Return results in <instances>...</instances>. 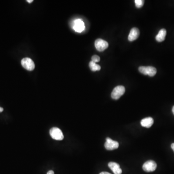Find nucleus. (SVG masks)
I'll return each mask as SVG.
<instances>
[{
	"instance_id": "obj_1",
	"label": "nucleus",
	"mask_w": 174,
	"mask_h": 174,
	"mask_svg": "<svg viewBox=\"0 0 174 174\" xmlns=\"http://www.w3.org/2000/svg\"><path fill=\"white\" fill-rule=\"evenodd\" d=\"M138 70L141 73L150 77H154L157 73V69L152 66H140Z\"/></svg>"
},
{
	"instance_id": "obj_2",
	"label": "nucleus",
	"mask_w": 174,
	"mask_h": 174,
	"mask_svg": "<svg viewBox=\"0 0 174 174\" xmlns=\"http://www.w3.org/2000/svg\"><path fill=\"white\" fill-rule=\"evenodd\" d=\"M125 91V87L122 86H118L114 89L111 93V97L114 100H118L121 96L124 95Z\"/></svg>"
},
{
	"instance_id": "obj_3",
	"label": "nucleus",
	"mask_w": 174,
	"mask_h": 174,
	"mask_svg": "<svg viewBox=\"0 0 174 174\" xmlns=\"http://www.w3.org/2000/svg\"><path fill=\"white\" fill-rule=\"evenodd\" d=\"M51 137L56 140H62L64 138V135L62 130L57 127H53L49 130Z\"/></svg>"
},
{
	"instance_id": "obj_4",
	"label": "nucleus",
	"mask_w": 174,
	"mask_h": 174,
	"mask_svg": "<svg viewBox=\"0 0 174 174\" xmlns=\"http://www.w3.org/2000/svg\"><path fill=\"white\" fill-rule=\"evenodd\" d=\"M21 65L23 68L29 71H32L35 68L34 62L29 58H25L21 60Z\"/></svg>"
},
{
	"instance_id": "obj_5",
	"label": "nucleus",
	"mask_w": 174,
	"mask_h": 174,
	"mask_svg": "<svg viewBox=\"0 0 174 174\" xmlns=\"http://www.w3.org/2000/svg\"><path fill=\"white\" fill-rule=\"evenodd\" d=\"M108 43L102 39H98L95 42V47L97 50L100 52L104 51L108 47Z\"/></svg>"
},
{
	"instance_id": "obj_6",
	"label": "nucleus",
	"mask_w": 174,
	"mask_h": 174,
	"mask_svg": "<svg viewBox=\"0 0 174 174\" xmlns=\"http://www.w3.org/2000/svg\"><path fill=\"white\" fill-rule=\"evenodd\" d=\"M119 146V143L117 141L113 140L110 137L106 138V142L105 144V147L108 151H112L118 149Z\"/></svg>"
},
{
	"instance_id": "obj_7",
	"label": "nucleus",
	"mask_w": 174,
	"mask_h": 174,
	"mask_svg": "<svg viewBox=\"0 0 174 174\" xmlns=\"http://www.w3.org/2000/svg\"><path fill=\"white\" fill-rule=\"evenodd\" d=\"M73 28L76 32L81 33L85 29V24L82 19H77L74 21Z\"/></svg>"
},
{
	"instance_id": "obj_8",
	"label": "nucleus",
	"mask_w": 174,
	"mask_h": 174,
	"mask_svg": "<svg viewBox=\"0 0 174 174\" xmlns=\"http://www.w3.org/2000/svg\"><path fill=\"white\" fill-rule=\"evenodd\" d=\"M157 168V164L153 161L150 160L145 162L143 165V169L145 172H153L156 170Z\"/></svg>"
},
{
	"instance_id": "obj_9",
	"label": "nucleus",
	"mask_w": 174,
	"mask_h": 174,
	"mask_svg": "<svg viewBox=\"0 0 174 174\" xmlns=\"http://www.w3.org/2000/svg\"><path fill=\"white\" fill-rule=\"evenodd\" d=\"M140 35L139 29L137 28H133L130 30L128 36V40L129 41L132 42L136 40L138 38Z\"/></svg>"
},
{
	"instance_id": "obj_10",
	"label": "nucleus",
	"mask_w": 174,
	"mask_h": 174,
	"mask_svg": "<svg viewBox=\"0 0 174 174\" xmlns=\"http://www.w3.org/2000/svg\"><path fill=\"white\" fill-rule=\"evenodd\" d=\"M108 167L110 168L114 174H121L122 170L120 166L118 163L115 162H110L108 165Z\"/></svg>"
},
{
	"instance_id": "obj_11",
	"label": "nucleus",
	"mask_w": 174,
	"mask_h": 174,
	"mask_svg": "<svg viewBox=\"0 0 174 174\" xmlns=\"http://www.w3.org/2000/svg\"><path fill=\"white\" fill-rule=\"evenodd\" d=\"M154 120L151 117L145 118L141 121V125L142 126L146 128H150L153 125Z\"/></svg>"
},
{
	"instance_id": "obj_12",
	"label": "nucleus",
	"mask_w": 174,
	"mask_h": 174,
	"mask_svg": "<svg viewBox=\"0 0 174 174\" xmlns=\"http://www.w3.org/2000/svg\"><path fill=\"white\" fill-rule=\"evenodd\" d=\"M166 29H161L159 32L158 34L156 35V40L159 42L164 41L166 39Z\"/></svg>"
},
{
	"instance_id": "obj_13",
	"label": "nucleus",
	"mask_w": 174,
	"mask_h": 174,
	"mask_svg": "<svg viewBox=\"0 0 174 174\" xmlns=\"http://www.w3.org/2000/svg\"><path fill=\"white\" fill-rule=\"evenodd\" d=\"M89 67L90 70L93 72L98 71L101 70V66L99 65L94 63L92 61H90L89 63Z\"/></svg>"
},
{
	"instance_id": "obj_14",
	"label": "nucleus",
	"mask_w": 174,
	"mask_h": 174,
	"mask_svg": "<svg viewBox=\"0 0 174 174\" xmlns=\"http://www.w3.org/2000/svg\"><path fill=\"white\" fill-rule=\"evenodd\" d=\"M135 2L136 7L138 8H142L144 4V1L143 0H136Z\"/></svg>"
},
{
	"instance_id": "obj_15",
	"label": "nucleus",
	"mask_w": 174,
	"mask_h": 174,
	"mask_svg": "<svg viewBox=\"0 0 174 174\" xmlns=\"http://www.w3.org/2000/svg\"><path fill=\"white\" fill-rule=\"evenodd\" d=\"M100 57L98 56V55H95L92 56V57H91V61L94 62V63H98V62H100Z\"/></svg>"
},
{
	"instance_id": "obj_16",
	"label": "nucleus",
	"mask_w": 174,
	"mask_h": 174,
	"mask_svg": "<svg viewBox=\"0 0 174 174\" xmlns=\"http://www.w3.org/2000/svg\"><path fill=\"white\" fill-rule=\"evenodd\" d=\"M47 174H54V172L52 170H50V171H48Z\"/></svg>"
},
{
	"instance_id": "obj_17",
	"label": "nucleus",
	"mask_w": 174,
	"mask_h": 174,
	"mask_svg": "<svg viewBox=\"0 0 174 174\" xmlns=\"http://www.w3.org/2000/svg\"><path fill=\"white\" fill-rule=\"evenodd\" d=\"M110 174V173H108V172H101V173H100V174Z\"/></svg>"
},
{
	"instance_id": "obj_18",
	"label": "nucleus",
	"mask_w": 174,
	"mask_h": 174,
	"mask_svg": "<svg viewBox=\"0 0 174 174\" xmlns=\"http://www.w3.org/2000/svg\"><path fill=\"white\" fill-rule=\"evenodd\" d=\"M171 148H172V150H173V151H174V143H172L171 144Z\"/></svg>"
},
{
	"instance_id": "obj_19",
	"label": "nucleus",
	"mask_w": 174,
	"mask_h": 174,
	"mask_svg": "<svg viewBox=\"0 0 174 174\" xmlns=\"http://www.w3.org/2000/svg\"><path fill=\"white\" fill-rule=\"evenodd\" d=\"M27 2L30 3H32L33 2V0H27Z\"/></svg>"
},
{
	"instance_id": "obj_20",
	"label": "nucleus",
	"mask_w": 174,
	"mask_h": 174,
	"mask_svg": "<svg viewBox=\"0 0 174 174\" xmlns=\"http://www.w3.org/2000/svg\"><path fill=\"white\" fill-rule=\"evenodd\" d=\"M3 109L1 107H0V112H2L3 111Z\"/></svg>"
},
{
	"instance_id": "obj_21",
	"label": "nucleus",
	"mask_w": 174,
	"mask_h": 174,
	"mask_svg": "<svg viewBox=\"0 0 174 174\" xmlns=\"http://www.w3.org/2000/svg\"><path fill=\"white\" fill-rule=\"evenodd\" d=\"M172 112H173V114L174 115V106H173V108H172Z\"/></svg>"
}]
</instances>
